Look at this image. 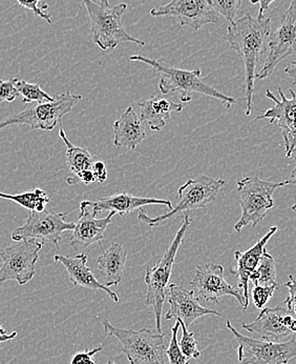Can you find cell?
Returning <instances> with one entry per match:
<instances>
[{"label":"cell","mask_w":296,"mask_h":364,"mask_svg":"<svg viewBox=\"0 0 296 364\" xmlns=\"http://www.w3.org/2000/svg\"><path fill=\"white\" fill-rule=\"evenodd\" d=\"M270 33V18H254L250 14L230 23L227 28L225 39L229 43L230 48L238 53L244 63L246 116L251 115L253 109L256 67L262 55L267 51Z\"/></svg>","instance_id":"6da1fadb"},{"label":"cell","mask_w":296,"mask_h":364,"mask_svg":"<svg viewBox=\"0 0 296 364\" xmlns=\"http://www.w3.org/2000/svg\"><path fill=\"white\" fill-rule=\"evenodd\" d=\"M131 61H138L153 68L157 73L161 74L159 89L162 94L179 93L182 102H192V94L197 93L214 100H221L226 107H230L236 104V100L230 96L221 93L212 85H207L202 79V72L199 68L188 71V70L177 69L168 67L155 59L148 58L142 55H133L129 58Z\"/></svg>","instance_id":"7a4b0ae2"},{"label":"cell","mask_w":296,"mask_h":364,"mask_svg":"<svg viewBox=\"0 0 296 364\" xmlns=\"http://www.w3.org/2000/svg\"><path fill=\"white\" fill-rule=\"evenodd\" d=\"M192 223L190 214L185 213L183 223L177 230L168 251L153 267L148 265L146 267V284L148 291H146V302L148 306L153 308L155 328L159 334H163L162 333V313H163L164 302L166 299V291H168L170 277H172L173 263L177 257V251L183 242L186 232Z\"/></svg>","instance_id":"3957f363"},{"label":"cell","mask_w":296,"mask_h":364,"mask_svg":"<svg viewBox=\"0 0 296 364\" xmlns=\"http://www.w3.org/2000/svg\"><path fill=\"white\" fill-rule=\"evenodd\" d=\"M89 21L91 38L102 51L115 50L124 43H133L144 47L146 43L135 38L125 30L122 17L127 11L126 4H120L109 8L96 4L93 0H83Z\"/></svg>","instance_id":"277c9868"},{"label":"cell","mask_w":296,"mask_h":364,"mask_svg":"<svg viewBox=\"0 0 296 364\" xmlns=\"http://www.w3.org/2000/svg\"><path fill=\"white\" fill-rule=\"evenodd\" d=\"M287 186H290L289 181L276 183L254 176L245 177L239 181L238 191L242 214L234 225L236 233H241L249 225L256 228L266 217L267 212L273 208L274 192Z\"/></svg>","instance_id":"5b68a950"},{"label":"cell","mask_w":296,"mask_h":364,"mask_svg":"<svg viewBox=\"0 0 296 364\" xmlns=\"http://www.w3.org/2000/svg\"><path fill=\"white\" fill-rule=\"evenodd\" d=\"M106 336L115 337L124 346V353L131 364H166L164 360V335L148 328L140 331L122 330L107 320L102 321Z\"/></svg>","instance_id":"8992f818"},{"label":"cell","mask_w":296,"mask_h":364,"mask_svg":"<svg viewBox=\"0 0 296 364\" xmlns=\"http://www.w3.org/2000/svg\"><path fill=\"white\" fill-rule=\"evenodd\" d=\"M227 184L223 179H214L212 177L199 176L197 179H190L180 186L179 201L170 212L157 217H149L146 210L140 208L139 220L146 223L148 227L159 225L163 221L172 218L180 213H188L192 210L204 208L216 199L222 188Z\"/></svg>","instance_id":"52a82bcc"},{"label":"cell","mask_w":296,"mask_h":364,"mask_svg":"<svg viewBox=\"0 0 296 364\" xmlns=\"http://www.w3.org/2000/svg\"><path fill=\"white\" fill-rule=\"evenodd\" d=\"M81 100L82 96L70 91L59 94L53 102L32 105L19 113L9 116L0 122V131L14 124H25L32 130L53 131Z\"/></svg>","instance_id":"ba28073f"},{"label":"cell","mask_w":296,"mask_h":364,"mask_svg":"<svg viewBox=\"0 0 296 364\" xmlns=\"http://www.w3.org/2000/svg\"><path fill=\"white\" fill-rule=\"evenodd\" d=\"M43 243L37 239L14 241L0 252V286L9 280H15L21 286L30 282L36 273L35 267Z\"/></svg>","instance_id":"9c48e42d"},{"label":"cell","mask_w":296,"mask_h":364,"mask_svg":"<svg viewBox=\"0 0 296 364\" xmlns=\"http://www.w3.org/2000/svg\"><path fill=\"white\" fill-rule=\"evenodd\" d=\"M226 326L238 341L239 361L242 364H287L296 358L295 337L283 342L256 340L241 334L229 320Z\"/></svg>","instance_id":"30bf717a"},{"label":"cell","mask_w":296,"mask_h":364,"mask_svg":"<svg viewBox=\"0 0 296 364\" xmlns=\"http://www.w3.org/2000/svg\"><path fill=\"white\" fill-rule=\"evenodd\" d=\"M266 53L264 65L256 73L258 80L268 78L280 61L296 54V0H291L280 25L270 33Z\"/></svg>","instance_id":"8fae6325"},{"label":"cell","mask_w":296,"mask_h":364,"mask_svg":"<svg viewBox=\"0 0 296 364\" xmlns=\"http://www.w3.org/2000/svg\"><path fill=\"white\" fill-rule=\"evenodd\" d=\"M67 212L56 213L47 210L43 212L32 210L28 214L25 225L17 228L12 232L11 239L13 241L37 239V240L50 241L59 247V241L65 232L73 231L75 223L65 220Z\"/></svg>","instance_id":"7c38bea8"},{"label":"cell","mask_w":296,"mask_h":364,"mask_svg":"<svg viewBox=\"0 0 296 364\" xmlns=\"http://www.w3.org/2000/svg\"><path fill=\"white\" fill-rule=\"evenodd\" d=\"M190 284L199 299L219 304L220 298L224 296H231L238 300L243 310H247L242 291H239L226 282L222 265L212 263L197 265L194 278Z\"/></svg>","instance_id":"4fadbf2b"},{"label":"cell","mask_w":296,"mask_h":364,"mask_svg":"<svg viewBox=\"0 0 296 364\" xmlns=\"http://www.w3.org/2000/svg\"><path fill=\"white\" fill-rule=\"evenodd\" d=\"M153 17H172L181 26L199 31L206 25H219V14L208 0H172L170 4L150 11Z\"/></svg>","instance_id":"5bb4252c"},{"label":"cell","mask_w":296,"mask_h":364,"mask_svg":"<svg viewBox=\"0 0 296 364\" xmlns=\"http://www.w3.org/2000/svg\"><path fill=\"white\" fill-rule=\"evenodd\" d=\"M278 91L280 98H276L270 90H267V98L274 102V107L256 117L254 122L268 119L271 124H278L284 137L286 156L296 157V94L290 87L291 98H287L280 85H278Z\"/></svg>","instance_id":"9a60e30c"},{"label":"cell","mask_w":296,"mask_h":364,"mask_svg":"<svg viewBox=\"0 0 296 364\" xmlns=\"http://www.w3.org/2000/svg\"><path fill=\"white\" fill-rule=\"evenodd\" d=\"M243 328L266 341L283 342L296 335V317L285 306L264 308L253 322L243 323Z\"/></svg>","instance_id":"2e32d148"},{"label":"cell","mask_w":296,"mask_h":364,"mask_svg":"<svg viewBox=\"0 0 296 364\" xmlns=\"http://www.w3.org/2000/svg\"><path fill=\"white\" fill-rule=\"evenodd\" d=\"M99 214L93 201L85 200L80 203V214L70 239L71 247L76 251L87 249L94 243H100L104 239L105 231L116 214L109 212L104 218H98Z\"/></svg>","instance_id":"e0dca14e"},{"label":"cell","mask_w":296,"mask_h":364,"mask_svg":"<svg viewBox=\"0 0 296 364\" xmlns=\"http://www.w3.org/2000/svg\"><path fill=\"white\" fill-rule=\"evenodd\" d=\"M166 298L170 304V310L165 315V319H180L186 326H192L197 319L205 316L222 317V314L201 306L194 291H188L184 287L170 284L166 291Z\"/></svg>","instance_id":"ac0fdd59"},{"label":"cell","mask_w":296,"mask_h":364,"mask_svg":"<svg viewBox=\"0 0 296 364\" xmlns=\"http://www.w3.org/2000/svg\"><path fill=\"white\" fill-rule=\"evenodd\" d=\"M278 231V227H271L268 233L258 241L253 247L245 252H234L236 261V269H230V273L238 278V287L244 296L246 308L249 306V280L251 274L256 271L263 255L266 252V245L271 237Z\"/></svg>","instance_id":"d6986e66"},{"label":"cell","mask_w":296,"mask_h":364,"mask_svg":"<svg viewBox=\"0 0 296 364\" xmlns=\"http://www.w3.org/2000/svg\"><path fill=\"white\" fill-rule=\"evenodd\" d=\"M54 261L61 263L65 267L69 274L70 280L74 286L85 287V289H93V291H105L114 302L119 301V297L116 291H111L109 287L98 282L97 278L87 265L89 257L87 254L81 253L76 257L55 255Z\"/></svg>","instance_id":"ffe728a7"},{"label":"cell","mask_w":296,"mask_h":364,"mask_svg":"<svg viewBox=\"0 0 296 364\" xmlns=\"http://www.w3.org/2000/svg\"><path fill=\"white\" fill-rule=\"evenodd\" d=\"M114 146L117 149L135 151L146 137V129L141 118L136 114L133 107L125 109L119 119L114 124Z\"/></svg>","instance_id":"44dd1931"},{"label":"cell","mask_w":296,"mask_h":364,"mask_svg":"<svg viewBox=\"0 0 296 364\" xmlns=\"http://www.w3.org/2000/svg\"><path fill=\"white\" fill-rule=\"evenodd\" d=\"M165 205L168 208H172V203L165 199L146 198V197H137L128 194L127 192L111 195V196L103 197L94 203L98 213L103 210H109L120 216H126L129 213L136 210H140L146 205Z\"/></svg>","instance_id":"7402d4cb"},{"label":"cell","mask_w":296,"mask_h":364,"mask_svg":"<svg viewBox=\"0 0 296 364\" xmlns=\"http://www.w3.org/2000/svg\"><path fill=\"white\" fill-rule=\"evenodd\" d=\"M126 260V250L120 243L113 242L109 249L102 252V255L98 257L97 263L104 286H118L121 282Z\"/></svg>","instance_id":"603a6c76"},{"label":"cell","mask_w":296,"mask_h":364,"mask_svg":"<svg viewBox=\"0 0 296 364\" xmlns=\"http://www.w3.org/2000/svg\"><path fill=\"white\" fill-rule=\"evenodd\" d=\"M139 109L142 122H148L151 131L160 132L165 128L170 114L183 111V105L175 104L161 96H151L139 105Z\"/></svg>","instance_id":"cb8c5ba5"},{"label":"cell","mask_w":296,"mask_h":364,"mask_svg":"<svg viewBox=\"0 0 296 364\" xmlns=\"http://www.w3.org/2000/svg\"><path fill=\"white\" fill-rule=\"evenodd\" d=\"M59 136L67 146L65 157H67V164L71 172L78 176L83 171L92 170L97 158L92 155L87 149L80 148V146H76L72 144L63 128H60L59 130Z\"/></svg>","instance_id":"d4e9b609"},{"label":"cell","mask_w":296,"mask_h":364,"mask_svg":"<svg viewBox=\"0 0 296 364\" xmlns=\"http://www.w3.org/2000/svg\"><path fill=\"white\" fill-rule=\"evenodd\" d=\"M0 198L13 201L30 212L32 210L43 212L48 203H50L49 196L41 188H35V190L28 191L21 194H6V193L0 192Z\"/></svg>","instance_id":"484cf974"},{"label":"cell","mask_w":296,"mask_h":364,"mask_svg":"<svg viewBox=\"0 0 296 364\" xmlns=\"http://www.w3.org/2000/svg\"><path fill=\"white\" fill-rule=\"evenodd\" d=\"M250 282L254 286L271 287L278 284L275 260L268 252H265L256 271L250 276Z\"/></svg>","instance_id":"4316f807"},{"label":"cell","mask_w":296,"mask_h":364,"mask_svg":"<svg viewBox=\"0 0 296 364\" xmlns=\"http://www.w3.org/2000/svg\"><path fill=\"white\" fill-rule=\"evenodd\" d=\"M16 89L25 104H31V102L43 104V102H53L55 100L47 92L43 91L40 85L37 83H30L28 81L17 79Z\"/></svg>","instance_id":"83f0119b"},{"label":"cell","mask_w":296,"mask_h":364,"mask_svg":"<svg viewBox=\"0 0 296 364\" xmlns=\"http://www.w3.org/2000/svg\"><path fill=\"white\" fill-rule=\"evenodd\" d=\"M243 0H208L212 8L229 23H234Z\"/></svg>","instance_id":"f1b7e54d"},{"label":"cell","mask_w":296,"mask_h":364,"mask_svg":"<svg viewBox=\"0 0 296 364\" xmlns=\"http://www.w3.org/2000/svg\"><path fill=\"white\" fill-rule=\"evenodd\" d=\"M177 320L181 324L182 328V338L179 342V346L181 348L182 353L188 359H199L201 357V352L197 348L194 333L190 332L187 330V326L184 324L183 321H181L180 319Z\"/></svg>","instance_id":"f546056e"},{"label":"cell","mask_w":296,"mask_h":364,"mask_svg":"<svg viewBox=\"0 0 296 364\" xmlns=\"http://www.w3.org/2000/svg\"><path fill=\"white\" fill-rule=\"evenodd\" d=\"M180 328L181 324L177 320L172 328V339H170V346L165 350V354L168 355L170 364H190V359L184 356L177 342V332Z\"/></svg>","instance_id":"4dcf8cb0"},{"label":"cell","mask_w":296,"mask_h":364,"mask_svg":"<svg viewBox=\"0 0 296 364\" xmlns=\"http://www.w3.org/2000/svg\"><path fill=\"white\" fill-rule=\"evenodd\" d=\"M17 4L26 10H30L33 14L45 19L49 25H52V19L45 11L49 9L47 0H16Z\"/></svg>","instance_id":"1f68e13d"},{"label":"cell","mask_w":296,"mask_h":364,"mask_svg":"<svg viewBox=\"0 0 296 364\" xmlns=\"http://www.w3.org/2000/svg\"><path fill=\"white\" fill-rule=\"evenodd\" d=\"M278 289V284L271 287L254 286V289H252V299H253V304L256 309L263 310L270 301L274 291Z\"/></svg>","instance_id":"d6a6232c"},{"label":"cell","mask_w":296,"mask_h":364,"mask_svg":"<svg viewBox=\"0 0 296 364\" xmlns=\"http://www.w3.org/2000/svg\"><path fill=\"white\" fill-rule=\"evenodd\" d=\"M17 78L10 80H0V104L13 102L19 96L16 89Z\"/></svg>","instance_id":"836d02e7"},{"label":"cell","mask_w":296,"mask_h":364,"mask_svg":"<svg viewBox=\"0 0 296 364\" xmlns=\"http://www.w3.org/2000/svg\"><path fill=\"white\" fill-rule=\"evenodd\" d=\"M103 346H104L101 344L98 348H93V350H85L83 352L77 353L72 357L71 363L70 364H96L93 357L103 350Z\"/></svg>","instance_id":"e575fe53"},{"label":"cell","mask_w":296,"mask_h":364,"mask_svg":"<svg viewBox=\"0 0 296 364\" xmlns=\"http://www.w3.org/2000/svg\"><path fill=\"white\" fill-rule=\"evenodd\" d=\"M285 287L289 291V296L285 301V306L296 317V278L292 275H289V282L285 284Z\"/></svg>","instance_id":"d590c367"},{"label":"cell","mask_w":296,"mask_h":364,"mask_svg":"<svg viewBox=\"0 0 296 364\" xmlns=\"http://www.w3.org/2000/svg\"><path fill=\"white\" fill-rule=\"evenodd\" d=\"M92 170H93L94 175H95L96 181L101 182V183L106 181L107 168L106 164H105L104 162L101 161V160H96Z\"/></svg>","instance_id":"8d00e7d4"},{"label":"cell","mask_w":296,"mask_h":364,"mask_svg":"<svg viewBox=\"0 0 296 364\" xmlns=\"http://www.w3.org/2000/svg\"><path fill=\"white\" fill-rule=\"evenodd\" d=\"M252 4H260V9H258V18H264V13L268 10L269 6L271 4H273L275 0H249Z\"/></svg>","instance_id":"74e56055"},{"label":"cell","mask_w":296,"mask_h":364,"mask_svg":"<svg viewBox=\"0 0 296 364\" xmlns=\"http://www.w3.org/2000/svg\"><path fill=\"white\" fill-rule=\"evenodd\" d=\"M77 177L85 184L94 183V182L96 181V177L95 175H94L93 170L83 171V172H81Z\"/></svg>","instance_id":"f35d334b"},{"label":"cell","mask_w":296,"mask_h":364,"mask_svg":"<svg viewBox=\"0 0 296 364\" xmlns=\"http://www.w3.org/2000/svg\"><path fill=\"white\" fill-rule=\"evenodd\" d=\"M16 336V332H13L12 334H8L6 331L4 330V326H2V324L0 323V344L4 343V342L9 341V340L14 339Z\"/></svg>","instance_id":"ab89813d"},{"label":"cell","mask_w":296,"mask_h":364,"mask_svg":"<svg viewBox=\"0 0 296 364\" xmlns=\"http://www.w3.org/2000/svg\"><path fill=\"white\" fill-rule=\"evenodd\" d=\"M285 73L293 81V85H296V60L291 63L288 67L285 68Z\"/></svg>","instance_id":"60d3db41"},{"label":"cell","mask_w":296,"mask_h":364,"mask_svg":"<svg viewBox=\"0 0 296 364\" xmlns=\"http://www.w3.org/2000/svg\"><path fill=\"white\" fill-rule=\"evenodd\" d=\"M295 168H293L292 172H291V177L290 179H289V183H290V186H296V157H295ZM291 210H296V199L295 201V203H293L292 207H291Z\"/></svg>","instance_id":"b9f144b4"},{"label":"cell","mask_w":296,"mask_h":364,"mask_svg":"<svg viewBox=\"0 0 296 364\" xmlns=\"http://www.w3.org/2000/svg\"><path fill=\"white\" fill-rule=\"evenodd\" d=\"M99 4L103 6H109V0H98Z\"/></svg>","instance_id":"7bdbcfd3"},{"label":"cell","mask_w":296,"mask_h":364,"mask_svg":"<svg viewBox=\"0 0 296 364\" xmlns=\"http://www.w3.org/2000/svg\"><path fill=\"white\" fill-rule=\"evenodd\" d=\"M106 364H118L117 363H115L114 360H109L107 361Z\"/></svg>","instance_id":"ee69618b"}]
</instances>
